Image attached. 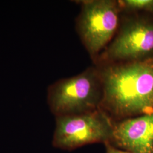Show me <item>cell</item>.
Instances as JSON below:
<instances>
[{
	"mask_svg": "<svg viewBox=\"0 0 153 153\" xmlns=\"http://www.w3.org/2000/svg\"><path fill=\"white\" fill-rule=\"evenodd\" d=\"M119 4L126 9L153 12V0H124Z\"/></svg>",
	"mask_w": 153,
	"mask_h": 153,
	"instance_id": "obj_7",
	"label": "cell"
},
{
	"mask_svg": "<svg viewBox=\"0 0 153 153\" xmlns=\"http://www.w3.org/2000/svg\"><path fill=\"white\" fill-rule=\"evenodd\" d=\"M100 104L118 118L153 112V58L108 68Z\"/></svg>",
	"mask_w": 153,
	"mask_h": 153,
	"instance_id": "obj_1",
	"label": "cell"
},
{
	"mask_svg": "<svg viewBox=\"0 0 153 153\" xmlns=\"http://www.w3.org/2000/svg\"><path fill=\"white\" fill-rule=\"evenodd\" d=\"M118 6L110 0L83 2L79 28L88 51L98 53L113 36L119 22Z\"/></svg>",
	"mask_w": 153,
	"mask_h": 153,
	"instance_id": "obj_4",
	"label": "cell"
},
{
	"mask_svg": "<svg viewBox=\"0 0 153 153\" xmlns=\"http://www.w3.org/2000/svg\"><path fill=\"white\" fill-rule=\"evenodd\" d=\"M109 143L131 153H153V112L115 123Z\"/></svg>",
	"mask_w": 153,
	"mask_h": 153,
	"instance_id": "obj_6",
	"label": "cell"
},
{
	"mask_svg": "<svg viewBox=\"0 0 153 153\" xmlns=\"http://www.w3.org/2000/svg\"><path fill=\"white\" fill-rule=\"evenodd\" d=\"M52 145L71 151L94 143H109L114 123L102 109L56 117Z\"/></svg>",
	"mask_w": 153,
	"mask_h": 153,
	"instance_id": "obj_2",
	"label": "cell"
},
{
	"mask_svg": "<svg viewBox=\"0 0 153 153\" xmlns=\"http://www.w3.org/2000/svg\"><path fill=\"white\" fill-rule=\"evenodd\" d=\"M153 53V23L144 20L129 23L108 49V57L139 61Z\"/></svg>",
	"mask_w": 153,
	"mask_h": 153,
	"instance_id": "obj_5",
	"label": "cell"
},
{
	"mask_svg": "<svg viewBox=\"0 0 153 153\" xmlns=\"http://www.w3.org/2000/svg\"><path fill=\"white\" fill-rule=\"evenodd\" d=\"M100 102L96 78L90 72L61 80L48 93L49 108L56 117L97 109Z\"/></svg>",
	"mask_w": 153,
	"mask_h": 153,
	"instance_id": "obj_3",
	"label": "cell"
},
{
	"mask_svg": "<svg viewBox=\"0 0 153 153\" xmlns=\"http://www.w3.org/2000/svg\"><path fill=\"white\" fill-rule=\"evenodd\" d=\"M105 146L106 148V153H133L116 148L109 143H105Z\"/></svg>",
	"mask_w": 153,
	"mask_h": 153,
	"instance_id": "obj_8",
	"label": "cell"
}]
</instances>
